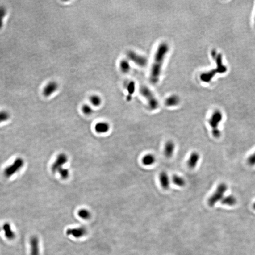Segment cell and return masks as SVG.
Listing matches in <instances>:
<instances>
[{"label":"cell","mask_w":255,"mask_h":255,"mask_svg":"<svg viewBox=\"0 0 255 255\" xmlns=\"http://www.w3.org/2000/svg\"><path fill=\"white\" fill-rule=\"evenodd\" d=\"M159 180L161 187L164 190H168L170 186V180L169 175L166 172H161L159 175Z\"/></svg>","instance_id":"14"},{"label":"cell","mask_w":255,"mask_h":255,"mask_svg":"<svg viewBox=\"0 0 255 255\" xmlns=\"http://www.w3.org/2000/svg\"><path fill=\"white\" fill-rule=\"evenodd\" d=\"M9 114L7 111H0V123L7 121L9 119Z\"/></svg>","instance_id":"27"},{"label":"cell","mask_w":255,"mask_h":255,"mask_svg":"<svg viewBox=\"0 0 255 255\" xmlns=\"http://www.w3.org/2000/svg\"><path fill=\"white\" fill-rule=\"evenodd\" d=\"M168 51L169 46L165 43H161L157 49L150 74V81L153 84L158 82L163 63Z\"/></svg>","instance_id":"1"},{"label":"cell","mask_w":255,"mask_h":255,"mask_svg":"<svg viewBox=\"0 0 255 255\" xmlns=\"http://www.w3.org/2000/svg\"><path fill=\"white\" fill-rule=\"evenodd\" d=\"M128 57L129 59L138 66L142 67L146 66L148 64V60L145 57L138 54L133 51H129L128 52Z\"/></svg>","instance_id":"7"},{"label":"cell","mask_w":255,"mask_h":255,"mask_svg":"<svg viewBox=\"0 0 255 255\" xmlns=\"http://www.w3.org/2000/svg\"><path fill=\"white\" fill-rule=\"evenodd\" d=\"M227 190V186L226 184L222 183L219 184L214 193L208 199L207 203L210 207L215 206L217 202L222 200L224 193Z\"/></svg>","instance_id":"5"},{"label":"cell","mask_w":255,"mask_h":255,"mask_svg":"<svg viewBox=\"0 0 255 255\" xmlns=\"http://www.w3.org/2000/svg\"><path fill=\"white\" fill-rule=\"evenodd\" d=\"M200 156L198 152L194 151L191 153L187 161V165L190 169H193L196 168L200 159Z\"/></svg>","instance_id":"11"},{"label":"cell","mask_w":255,"mask_h":255,"mask_svg":"<svg viewBox=\"0 0 255 255\" xmlns=\"http://www.w3.org/2000/svg\"><path fill=\"white\" fill-rule=\"evenodd\" d=\"M7 11L5 7L3 6H0V29H1L3 26V19L6 16Z\"/></svg>","instance_id":"24"},{"label":"cell","mask_w":255,"mask_h":255,"mask_svg":"<svg viewBox=\"0 0 255 255\" xmlns=\"http://www.w3.org/2000/svg\"><path fill=\"white\" fill-rule=\"evenodd\" d=\"M59 88L58 83L54 81L47 83L44 87L43 94L45 97H49L57 90Z\"/></svg>","instance_id":"9"},{"label":"cell","mask_w":255,"mask_h":255,"mask_svg":"<svg viewBox=\"0 0 255 255\" xmlns=\"http://www.w3.org/2000/svg\"><path fill=\"white\" fill-rule=\"evenodd\" d=\"M82 111L83 112L84 114L86 115H90L92 114L93 109L91 107L90 105L85 104L84 105L83 107H82Z\"/></svg>","instance_id":"26"},{"label":"cell","mask_w":255,"mask_h":255,"mask_svg":"<svg viewBox=\"0 0 255 255\" xmlns=\"http://www.w3.org/2000/svg\"><path fill=\"white\" fill-rule=\"evenodd\" d=\"M87 231L83 227L69 228L67 230L66 234L68 236H72L75 238H81L86 234Z\"/></svg>","instance_id":"10"},{"label":"cell","mask_w":255,"mask_h":255,"mask_svg":"<svg viewBox=\"0 0 255 255\" xmlns=\"http://www.w3.org/2000/svg\"><path fill=\"white\" fill-rule=\"evenodd\" d=\"M248 163L251 166L255 165V152L249 157Z\"/></svg>","instance_id":"28"},{"label":"cell","mask_w":255,"mask_h":255,"mask_svg":"<svg viewBox=\"0 0 255 255\" xmlns=\"http://www.w3.org/2000/svg\"><path fill=\"white\" fill-rule=\"evenodd\" d=\"M140 92L141 95L146 99L151 110H155L158 108L159 102L157 99L148 86H141Z\"/></svg>","instance_id":"4"},{"label":"cell","mask_w":255,"mask_h":255,"mask_svg":"<svg viewBox=\"0 0 255 255\" xmlns=\"http://www.w3.org/2000/svg\"><path fill=\"white\" fill-rule=\"evenodd\" d=\"M172 181L175 185L180 187H184L186 184L184 178L178 175H174L172 178Z\"/></svg>","instance_id":"19"},{"label":"cell","mask_w":255,"mask_h":255,"mask_svg":"<svg viewBox=\"0 0 255 255\" xmlns=\"http://www.w3.org/2000/svg\"><path fill=\"white\" fill-rule=\"evenodd\" d=\"M31 255H40L39 239L37 236L31 237L30 240Z\"/></svg>","instance_id":"12"},{"label":"cell","mask_w":255,"mask_h":255,"mask_svg":"<svg viewBox=\"0 0 255 255\" xmlns=\"http://www.w3.org/2000/svg\"><path fill=\"white\" fill-rule=\"evenodd\" d=\"M90 101L93 106L94 107H99L102 103V99L101 97L97 94H94L91 96Z\"/></svg>","instance_id":"22"},{"label":"cell","mask_w":255,"mask_h":255,"mask_svg":"<svg viewBox=\"0 0 255 255\" xmlns=\"http://www.w3.org/2000/svg\"><path fill=\"white\" fill-rule=\"evenodd\" d=\"M24 160L21 158H18L10 165L6 167L4 171L5 177L9 178L19 171L24 165Z\"/></svg>","instance_id":"6"},{"label":"cell","mask_w":255,"mask_h":255,"mask_svg":"<svg viewBox=\"0 0 255 255\" xmlns=\"http://www.w3.org/2000/svg\"><path fill=\"white\" fill-rule=\"evenodd\" d=\"M254 21H255V19H254Z\"/></svg>","instance_id":"30"},{"label":"cell","mask_w":255,"mask_h":255,"mask_svg":"<svg viewBox=\"0 0 255 255\" xmlns=\"http://www.w3.org/2000/svg\"><path fill=\"white\" fill-rule=\"evenodd\" d=\"M68 161V157L65 154H60L57 157L55 162L52 164V171L54 173L58 172L60 168H62V166L67 163Z\"/></svg>","instance_id":"8"},{"label":"cell","mask_w":255,"mask_h":255,"mask_svg":"<svg viewBox=\"0 0 255 255\" xmlns=\"http://www.w3.org/2000/svg\"><path fill=\"white\" fill-rule=\"evenodd\" d=\"M253 209H254V210H255V203H254V204H253Z\"/></svg>","instance_id":"29"},{"label":"cell","mask_w":255,"mask_h":255,"mask_svg":"<svg viewBox=\"0 0 255 255\" xmlns=\"http://www.w3.org/2000/svg\"><path fill=\"white\" fill-rule=\"evenodd\" d=\"M119 68L123 73H129L131 69V66L129 61L126 60H122L119 63Z\"/></svg>","instance_id":"20"},{"label":"cell","mask_w":255,"mask_h":255,"mask_svg":"<svg viewBox=\"0 0 255 255\" xmlns=\"http://www.w3.org/2000/svg\"><path fill=\"white\" fill-rule=\"evenodd\" d=\"M213 59L215 60L216 62V67L211 69L210 71L203 73L200 75V79L203 82H210L213 77L217 74L225 73L228 70L227 66L223 63V56L222 54L217 53V55Z\"/></svg>","instance_id":"2"},{"label":"cell","mask_w":255,"mask_h":255,"mask_svg":"<svg viewBox=\"0 0 255 255\" xmlns=\"http://www.w3.org/2000/svg\"><path fill=\"white\" fill-rule=\"evenodd\" d=\"M175 145L173 141L168 140L165 143L164 147V155L166 157L170 158L172 157L174 153Z\"/></svg>","instance_id":"13"},{"label":"cell","mask_w":255,"mask_h":255,"mask_svg":"<svg viewBox=\"0 0 255 255\" xmlns=\"http://www.w3.org/2000/svg\"><path fill=\"white\" fill-rule=\"evenodd\" d=\"M156 162V157L152 154H146L142 159L143 165L146 166L152 165L155 164Z\"/></svg>","instance_id":"17"},{"label":"cell","mask_w":255,"mask_h":255,"mask_svg":"<svg viewBox=\"0 0 255 255\" xmlns=\"http://www.w3.org/2000/svg\"><path fill=\"white\" fill-rule=\"evenodd\" d=\"M126 87L128 92L129 93L128 95H130V96H132V95L135 92V88H136V87H135V83L134 82H133V81H131V82H129L128 84Z\"/></svg>","instance_id":"23"},{"label":"cell","mask_w":255,"mask_h":255,"mask_svg":"<svg viewBox=\"0 0 255 255\" xmlns=\"http://www.w3.org/2000/svg\"><path fill=\"white\" fill-rule=\"evenodd\" d=\"M180 102V99L178 95L173 94L167 98L165 100V105L168 107H176Z\"/></svg>","instance_id":"15"},{"label":"cell","mask_w":255,"mask_h":255,"mask_svg":"<svg viewBox=\"0 0 255 255\" xmlns=\"http://www.w3.org/2000/svg\"><path fill=\"white\" fill-rule=\"evenodd\" d=\"M61 177L63 180H66L68 179L69 177V172L68 169L66 168H60L58 171Z\"/></svg>","instance_id":"25"},{"label":"cell","mask_w":255,"mask_h":255,"mask_svg":"<svg viewBox=\"0 0 255 255\" xmlns=\"http://www.w3.org/2000/svg\"><path fill=\"white\" fill-rule=\"evenodd\" d=\"M110 125L106 122H100L95 124L94 130L98 133H105L110 130Z\"/></svg>","instance_id":"16"},{"label":"cell","mask_w":255,"mask_h":255,"mask_svg":"<svg viewBox=\"0 0 255 255\" xmlns=\"http://www.w3.org/2000/svg\"><path fill=\"white\" fill-rule=\"evenodd\" d=\"M77 214L78 216L83 220H89L91 216L90 212L86 209H82L79 210Z\"/></svg>","instance_id":"21"},{"label":"cell","mask_w":255,"mask_h":255,"mask_svg":"<svg viewBox=\"0 0 255 255\" xmlns=\"http://www.w3.org/2000/svg\"><path fill=\"white\" fill-rule=\"evenodd\" d=\"M223 114L218 110L215 111L209 119V125L212 128V133L213 137L218 139L221 136V133L218 129V126L223 119Z\"/></svg>","instance_id":"3"},{"label":"cell","mask_w":255,"mask_h":255,"mask_svg":"<svg viewBox=\"0 0 255 255\" xmlns=\"http://www.w3.org/2000/svg\"><path fill=\"white\" fill-rule=\"evenodd\" d=\"M237 202V199L234 196L232 195H229L226 196L222 199L221 203L223 205L226 206H233L236 204Z\"/></svg>","instance_id":"18"}]
</instances>
